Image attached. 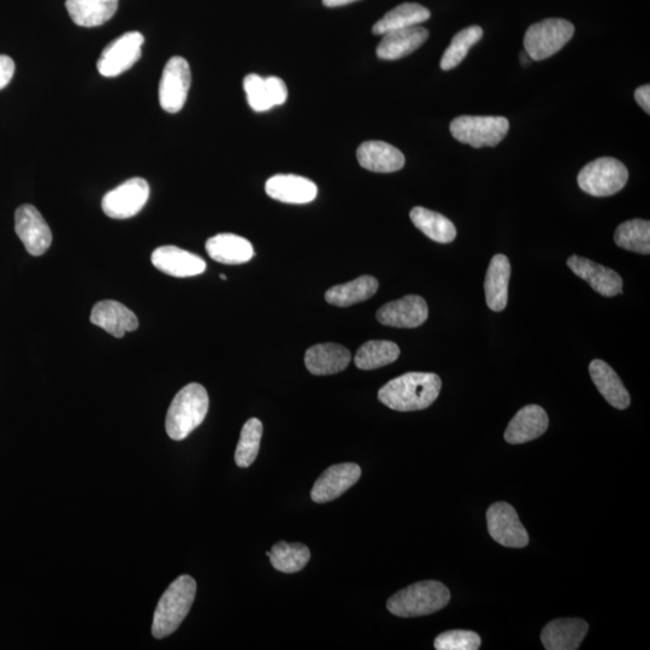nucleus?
Returning <instances> with one entry per match:
<instances>
[{"label":"nucleus","instance_id":"a19ab883","mask_svg":"<svg viewBox=\"0 0 650 650\" xmlns=\"http://www.w3.org/2000/svg\"><path fill=\"white\" fill-rule=\"evenodd\" d=\"M358 2V0H323V4L328 8L344 7V5Z\"/></svg>","mask_w":650,"mask_h":650},{"label":"nucleus","instance_id":"0eeeda50","mask_svg":"<svg viewBox=\"0 0 650 650\" xmlns=\"http://www.w3.org/2000/svg\"><path fill=\"white\" fill-rule=\"evenodd\" d=\"M575 34L572 23L548 19L531 26L524 38V47L533 61H545L558 53Z\"/></svg>","mask_w":650,"mask_h":650},{"label":"nucleus","instance_id":"6ab92c4d","mask_svg":"<svg viewBox=\"0 0 650 650\" xmlns=\"http://www.w3.org/2000/svg\"><path fill=\"white\" fill-rule=\"evenodd\" d=\"M357 158L360 167L372 173H395L405 167L403 152L384 141H365L358 147Z\"/></svg>","mask_w":650,"mask_h":650},{"label":"nucleus","instance_id":"f257e3e1","mask_svg":"<svg viewBox=\"0 0 650 650\" xmlns=\"http://www.w3.org/2000/svg\"><path fill=\"white\" fill-rule=\"evenodd\" d=\"M441 387V378L436 374L409 372L383 386L378 392V399L394 411H421L434 404Z\"/></svg>","mask_w":650,"mask_h":650},{"label":"nucleus","instance_id":"c9c22d12","mask_svg":"<svg viewBox=\"0 0 650 650\" xmlns=\"http://www.w3.org/2000/svg\"><path fill=\"white\" fill-rule=\"evenodd\" d=\"M437 650H477L481 647V637L474 631L453 630L437 636Z\"/></svg>","mask_w":650,"mask_h":650},{"label":"nucleus","instance_id":"423d86ee","mask_svg":"<svg viewBox=\"0 0 650 650\" xmlns=\"http://www.w3.org/2000/svg\"><path fill=\"white\" fill-rule=\"evenodd\" d=\"M449 129L459 143L481 149L498 146L505 139L510 122L505 117L460 116L452 121Z\"/></svg>","mask_w":650,"mask_h":650},{"label":"nucleus","instance_id":"b1692460","mask_svg":"<svg viewBox=\"0 0 650 650\" xmlns=\"http://www.w3.org/2000/svg\"><path fill=\"white\" fill-rule=\"evenodd\" d=\"M510 279V260L505 254H496L489 264L486 281H484V292L490 310L501 312L506 309Z\"/></svg>","mask_w":650,"mask_h":650},{"label":"nucleus","instance_id":"aec40b11","mask_svg":"<svg viewBox=\"0 0 650 650\" xmlns=\"http://www.w3.org/2000/svg\"><path fill=\"white\" fill-rule=\"evenodd\" d=\"M428 38V29L421 26L388 32L383 34L381 43L377 46V57L383 61H397L418 50Z\"/></svg>","mask_w":650,"mask_h":650},{"label":"nucleus","instance_id":"f03ea898","mask_svg":"<svg viewBox=\"0 0 650 650\" xmlns=\"http://www.w3.org/2000/svg\"><path fill=\"white\" fill-rule=\"evenodd\" d=\"M209 411V395L199 383L187 384L175 395L171 403L165 429L170 439L185 440L204 422Z\"/></svg>","mask_w":650,"mask_h":650},{"label":"nucleus","instance_id":"72a5a7b5","mask_svg":"<svg viewBox=\"0 0 650 650\" xmlns=\"http://www.w3.org/2000/svg\"><path fill=\"white\" fill-rule=\"evenodd\" d=\"M483 38V29L480 26H471L460 31L451 41V45L443 53L440 67L445 72L458 67L462 63L472 46Z\"/></svg>","mask_w":650,"mask_h":650},{"label":"nucleus","instance_id":"f704fd0d","mask_svg":"<svg viewBox=\"0 0 650 650\" xmlns=\"http://www.w3.org/2000/svg\"><path fill=\"white\" fill-rule=\"evenodd\" d=\"M263 424L258 418H251L241 430L240 440L235 452V463L239 468H248L258 457Z\"/></svg>","mask_w":650,"mask_h":650},{"label":"nucleus","instance_id":"4be33fe9","mask_svg":"<svg viewBox=\"0 0 650 650\" xmlns=\"http://www.w3.org/2000/svg\"><path fill=\"white\" fill-rule=\"evenodd\" d=\"M588 631L589 625L583 619H557L543 629L541 641L547 650H575Z\"/></svg>","mask_w":650,"mask_h":650},{"label":"nucleus","instance_id":"bb28decb","mask_svg":"<svg viewBox=\"0 0 650 650\" xmlns=\"http://www.w3.org/2000/svg\"><path fill=\"white\" fill-rule=\"evenodd\" d=\"M65 7L76 25L92 28L102 26L114 17L118 0H67Z\"/></svg>","mask_w":650,"mask_h":650},{"label":"nucleus","instance_id":"2f4dec72","mask_svg":"<svg viewBox=\"0 0 650 650\" xmlns=\"http://www.w3.org/2000/svg\"><path fill=\"white\" fill-rule=\"evenodd\" d=\"M271 565L283 573H295L304 569L311 558L310 549L301 543L279 542L268 552Z\"/></svg>","mask_w":650,"mask_h":650},{"label":"nucleus","instance_id":"ea45409f","mask_svg":"<svg viewBox=\"0 0 650 650\" xmlns=\"http://www.w3.org/2000/svg\"><path fill=\"white\" fill-rule=\"evenodd\" d=\"M635 99L638 105L641 106V108L647 112V114H650V86L649 85H643L641 87H638L637 90L635 91Z\"/></svg>","mask_w":650,"mask_h":650},{"label":"nucleus","instance_id":"473e14b6","mask_svg":"<svg viewBox=\"0 0 650 650\" xmlns=\"http://www.w3.org/2000/svg\"><path fill=\"white\" fill-rule=\"evenodd\" d=\"M614 242L626 251L649 254L650 222L636 218L620 224L614 234Z\"/></svg>","mask_w":650,"mask_h":650},{"label":"nucleus","instance_id":"1a4fd4ad","mask_svg":"<svg viewBox=\"0 0 650 650\" xmlns=\"http://www.w3.org/2000/svg\"><path fill=\"white\" fill-rule=\"evenodd\" d=\"M191 67L185 58L176 56L165 64L161 82H159V104L169 114H176L186 104L191 88Z\"/></svg>","mask_w":650,"mask_h":650},{"label":"nucleus","instance_id":"9d476101","mask_svg":"<svg viewBox=\"0 0 650 650\" xmlns=\"http://www.w3.org/2000/svg\"><path fill=\"white\" fill-rule=\"evenodd\" d=\"M144 41V35L139 32L124 33L111 41L98 59V72L105 78H116L127 72L141 58Z\"/></svg>","mask_w":650,"mask_h":650},{"label":"nucleus","instance_id":"37998d69","mask_svg":"<svg viewBox=\"0 0 650 650\" xmlns=\"http://www.w3.org/2000/svg\"><path fill=\"white\" fill-rule=\"evenodd\" d=\"M221 279H222L223 281H226V280H227V276H226V275H221Z\"/></svg>","mask_w":650,"mask_h":650},{"label":"nucleus","instance_id":"c85d7f7f","mask_svg":"<svg viewBox=\"0 0 650 650\" xmlns=\"http://www.w3.org/2000/svg\"><path fill=\"white\" fill-rule=\"evenodd\" d=\"M378 281L372 276H360L357 280L334 286L325 293V300L329 304L339 307H348L362 303L377 293Z\"/></svg>","mask_w":650,"mask_h":650},{"label":"nucleus","instance_id":"4c0bfd02","mask_svg":"<svg viewBox=\"0 0 650 650\" xmlns=\"http://www.w3.org/2000/svg\"><path fill=\"white\" fill-rule=\"evenodd\" d=\"M265 84H267L270 102L273 106L286 103L288 90L285 81L277 78V76H269V78L265 79Z\"/></svg>","mask_w":650,"mask_h":650},{"label":"nucleus","instance_id":"9b49d317","mask_svg":"<svg viewBox=\"0 0 650 650\" xmlns=\"http://www.w3.org/2000/svg\"><path fill=\"white\" fill-rule=\"evenodd\" d=\"M489 535L501 546L523 548L529 543L528 531L520 523L516 510L507 502H496L487 512Z\"/></svg>","mask_w":650,"mask_h":650},{"label":"nucleus","instance_id":"412c9836","mask_svg":"<svg viewBox=\"0 0 650 650\" xmlns=\"http://www.w3.org/2000/svg\"><path fill=\"white\" fill-rule=\"evenodd\" d=\"M549 419L539 405H528L517 412L505 431V440L511 445H520L539 439L546 433Z\"/></svg>","mask_w":650,"mask_h":650},{"label":"nucleus","instance_id":"58836bf2","mask_svg":"<svg viewBox=\"0 0 650 650\" xmlns=\"http://www.w3.org/2000/svg\"><path fill=\"white\" fill-rule=\"evenodd\" d=\"M15 62L9 56L0 55V91L4 90L13 80Z\"/></svg>","mask_w":650,"mask_h":650},{"label":"nucleus","instance_id":"a878e982","mask_svg":"<svg viewBox=\"0 0 650 650\" xmlns=\"http://www.w3.org/2000/svg\"><path fill=\"white\" fill-rule=\"evenodd\" d=\"M206 252L218 263L238 265L250 262L254 256L250 241L235 234H218L206 242Z\"/></svg>","mask_w":650,"mask_h":650},{"label":"nucleus","instance_id":"a211bd4d","mask_svg":"<svg viewBox=\"0 0 650 650\" xmlns=\"http://www.w3.org/2000/svg\"><path fill=\"white\" fill-rule=\"evenodd\" d=\"M91 322L117 339H122L126 333L134 332L139 327L135 313L115 300H103L94 305Z\"/></svg>","mask_w":650,"mask_h":650},{"label":"nucleus","instance_id":"c756f323","mask_svg":"<svg viewBox=\"0 0 650 650\" xmlns=\"http://www.w3.org/2000/svg\"><path fill=\"white\" fill-rule=\"evenodd\" d=\"M410 218L417 229L421 230L429 239L440 242V244H449L457 238V229L454 224L439 212L417 206L411 210Z\"/></svg>","mask_w":650,"mask_h":650},{"label":"nucleus","instance_id":"79ce46f5","mask_svg":"<svg viewBox=\"0 0 650 650\" xmlns=\"http://www.w3.org/2000/svg\"><path fill=\"white\" fill-rule=\"evenodd\" d=\"M531 61H533V59H531L527 51L520 53V63H522L524 67H527Z\"/></svg>","mask_w":650,"mask_h":650},{"label":"nucleus","instance_id":"7c9ffc66","mask_svg":"<svg viewBox=\"0 0 650 650\" xmlns=\"http://www.w3.org/2000/svg\"><path fill=\"white\" fill-rule=\"evenodd\" d=\"M400 356V348L392 341L374 340L359 348L354 364L360 370H375L392 364Z\"/></svg>","mask_w":650,"mask_h":650},{"label":"nucleus","instance_id":"f8f14e48","mask_svg":"<svg viewBox=\"0 0 650 650\" xmlns=\"http://www.w3.org/2000/svg\"><path fill=\"white\" fill-rule=\"evenodd\" d=\"M15 230L29 254L43 256L52 244L49 224L33 205H22L16 210Z\"/></svg>","mask_w":650,"mask_h":650},{"label":"nucleus","instance_id":"6e6552de","mask_svg":"<svg viewBox=\"0 0 650 650\" xmlns=\"http://www.w3.org/2000/svg\"><path fill=\"white\" fill-rule=\"evenodd\" d=\"M150 186L141 177L123 182L104 195L102 208L106 216L115 220H127L137 216L149 202Z\"/></svg>","mask_w":650,"mask_h":650},{"label":"nucleus","instance_id":"dca6fc26","mask_svg":"<svg viewBox=\"0 0 650 650\" xmlns=\"http://www.w3.org/2000/svg\"><path fill=\"white\" fill-rule=\"evenodd\" d=\"M151 260L159 271L174 277L197 276L206 270L203 258L176 246L156 248L152 253Z\"/></svg>","mask_w":650,"mask_h":650},{"label":"nucleus","instance_id":"393cba45","mask_svg":"<svg viewBox=\"0 0 650 650\" xmlns=\"http://www.w3.org/2000/svg\"><path fill=\"white\" fill-rule=\"evenodd\" d=\"M589 372L596 388L599 389L607 403L618 410L628 409L630 406L629 392L610 365L604 360L595 359L590 363Z\"/></svg>","mask_w":650,"mask_h":650},{"label":"nucleus","instance_id":"5701e85b","mask_svg":"<svg viewBox=\"0 0 650 650\" xmlns=\"http://www.w3.org/2000/svg\"><path fill=\"white\" fill-rule=\"evenodd\" d=\"M352 360L346 347L338 344H319L305 353V365L312 375L327 376L344 371Z\"/></svg>","mask_w":650,"mask_h":650},{"label":"nucleus","instance_id":"4468645a","mask_svg":"<svg viewBox=\"0 0 650 650\" xmlns=\"http://www.w3.org/2000/svg\"><path fill=\"white\" fill-rule=\"evenodd\" d=\"M360 476H362V469L357 464L330 466L313 486L311 499L318 504L338 499L359 481Z\"/></svg>","mask_w":650,"mask_h":650},{"label":"nucleus","instance_id":"39448f33","mask_svg":"<svg viewBox=\"0 0 650 650\" xmlns=\"http://www.w3.org/2000/svg\"><path fill=\"white\" fill-rule=\"evenodd\" d=\"M629 180V171L616 158L602 157L585 165L577 182L583 192L593 197H611L622 191Z\"/></svg>","mask_w":650,"mask_h":650},{"label":"nucleus","instance_id":"20e7f679","mask_svg":"<svg viewBox=\"0 0 650 650\" xmlns=\"http://www.w3.org/2000/svg\"><path fill=\"white\" fill-rule=\"evenodd\" d=\"M451 600L446 585L436 581H424L410 585L387 602L388 611L403 618L422 617L442 610Z\"/></svg>","mask_w":650,"mask_h":650},{"label":"nucleus","instance_id":"f3484780","mask_svg":"<svg viewBox=\"0 0 650 650\" xmlns=\"http://www.w3.org/2000/svg\"><path fill=\"white\" fill-rule=\"evenodd\" d=\"M265 192L270 198L286 204H309L317 198L315 182L306 177L280 174L270 177L265 183Z\"/></svg>","mask_w":650,"mask_h":650},{"label":"nucleus","instance_id":"2eb2a0df","mask_svg":"<svg viewBox=\"0 0 650 650\" xmlns=\"http://www.w3.org/2000/svg\"><path fill=\"white\" fill-rule=\"evenodd\" d=\"M567 265L578 277L587 281L602 297L612 298L623 293V280L616 271L602 267L587 258L571 256Z\"/></svg>","mask_w":650,"mask_h":650},{"label":"nucleus","instance_id":"cd10ccee","mask_svg":"<svg viewBox=\"0 0 650 650\" xmlns=\"http://www.w3.org/2000/svg\"><path fill=\"white\" fill-rule=\"evenodd\" d=\"M430 16V11L421 4H400L375 23V26L372 27V33L383 35L388 32L398 31V29L415 27L428 21Z\"/></svg>","mask_w":650,"mask_h":650},{"label":"nucleus","instance_id":"7ed1b4c3","mask_svg":"<svg viewBox=\"0 0 650 650\" xmlns=\"http://www.w3.org/2000/svg\"><path fill=\"white\" fill-rule=\"evenodd\" d=\"M195 594H197V583L191 576L175 579L158 602L153 617L152 635L161 640L179 629L191 611Z\"/></svg>","mask_w":650,"mask_h":650},{"label":"nucleus","instance_id":"ddd939ff","mask_svg":"<svg viewBox=\"0 0 650 650\" xmlns=\"http://www.w3.org/2000/svg\"><path fill=\"white\" fill-rule=\"evenodd\" d=\"M429 309L427 301L419 295H406L399 300L390 301L377 311V321L387 327L417 328L427 321Z\"/></svg>","mask_w":650,"mask_h":650},{"label":"nucleus","instance_id":"e433bc0d","mask_svg":"<svg viewBox=\"0 0 650 650\" xmlns=\"http://www.w3.org/2000/svg\"><path fill=\"white\" fill-rule=\"evenodd\" d=\"M244 90L248 104L257 112L269 111L274 108L270 102L265 79L257 74L247 75L244 79Z\"/></svg>","mask_w":650,"mask_h":650}]
</instances>
